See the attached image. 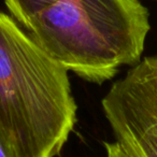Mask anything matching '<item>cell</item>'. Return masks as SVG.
Wrapping results in <instances>:
<instances>
[{"instance_id": "cell-1", "label": "cell", "mask_w": 157, "mask_h": 157, "mask_svg": "<svg viewBox=\"0 0 157 157\" xmlns=\"http://www.w3.org/2000/svg\"><path fill=\"white\" fill-rule=\"evenodd\" d=\"M69 71L0 12V125L16 157H56L78 121Z\"/></svg>"}, {"instance_id": "cell-6", "label": "cell", "mask_w": 157, "mask_h": 157, "mask_svg": "<svg viewBox=\"0 0 157 157\" xmlns=\"http://www.w3.org/2000/svg\"><path fill=\"white\" fill-rule=\"evenodd\" d=\"M0 157H16L8 136L0 125Z\"/></svg>"}, {"instance_id": "cell-2", "label": "cell", "mask_w": 157, "mask_h": 157, "mask_svg": "<svg viewBox=\"0 0 157 157\" xmlns=\"http://www.w3.org/2000/svg\"><path fill=\"white\" fill-rule=\"evenodd\" d=\"M25 29L68 71L102 84L141 60L151 25L139 0H58Z\"/></svg>"}, {"instance_id": "cell-4", "label": "cell", "mask_w": 157, "mask_h": 157, "mask_svg": "<svg viewBox=\"0 0 157 157\" xmlns=\"http://www.w3.org/2000/svg\"><path fill=\"white\" fill-rule=\"evenodd\" d=\"M13 18L26 28L33 17L52 7L58 0H3Z\"/></svg>"}, {"instance_id": "cell-3", "label": "cell", "mask_w": 157, "mask_h": 157, "mask_svg": "<svg viewBox=\"0 0 157 157\" xmlns=\"http://www.w3.org/2000/svg\"><path fill=\"white\" fill-rule=\"evenodd\" d=\"M115 140L132 157H157V55L112 84L101 101Z\"/></svg>"}, {"instance_id": "cell-5", "label": "cell", "mask_w": 157, "mask_h": 157, "mask_svg": "<svg viewBox=\"0 0 157 157\" xmlns=\"http://www.w3.org/2000/svg\"><path fill=\"white\" fill-rule=\"evenodd\" d=\"M105 157H132L118 141L105 142Z\"/></svg>"}]
</instances>
